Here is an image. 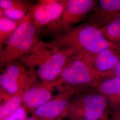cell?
Listing matches in <instances>:
<instances>
[{"instance_id":"1","label":"cell","mask_w":120,"mask_h":120,"mask_svg":"<svg viewBox=\"0 0 120 120\" xmlns=\"http://www.w3.org/2000/svg\"><path fill=\"white\" fill-rule=\"evenodd\" d=\"M48 44L68 56L95 54L106 49L120 50V45L108 40L98 29L84 23L53 38Z\"/></svg>"},{"instance_id":"2","label":"cell","mask_w":120,"mask_h":120,"mask_svg":"<svg viewBox=\"0 0 120 120\" xmlns=\"http://www.w3.org/2000/svg\"><path fill=\"white\" fill-rule=\"evenodd\" d=\"M70 57L45 42L34 51L17 60L33 70L44 83L56 86Z\"/></svg>"},{"instance_id":"3","label":"cell","mask_w":120,"mask_h":120,"mask_svg":"<svg viewBox=\"0 0 120 120\" xmlns=\"http://www.w3.org/2000/svg\"><path fill=\"white\" fill-rule=\"evenodd\" d=\"M41 32L28 15L6 41L0 46V66L19 60L30 54L44 43Z\"/></svg>"},{"instance_id":"4","label":"cell","mask_w":120,"mask_h":120,"mask_svg":"<svg viewBox=\"0 0 120 120\" xmlns=\"http://www.w3.org/2000/svg\"><path fill=\"white\" fill-rule=\"evenodd\" d=\"M105 79V73L97 71L90 67L77 55L71 56L59 80L57 87H69L87 91L95 90Z\"/></svg>"},{"instance_id":"5","label":"cell","mask_w":120,"mask_h":120,"mask_svg":"<svg viewBox=\"0 0 120 120\" xmlns=\"http://www.w3.org/2000/svg\"><path fill=\"white\" fill-rule=\"evenodd\" d=\"M1 69L0 86L2 99L23 94L38 77L33 70L28 68L19 61L9 63Z\"/></svg>"},{"instance_id":"6","label":"cell","mask_w":120,"mask_h":120,"mask_svg":"<svg viewBox=\"0 0 120 120\" xmlns=\"http://www.w3.org/2000/svg\"><path fill=\"white\" fill-rule=\"evenodd\" d=\"M107 101L97 91L76 95L69 105V112L77 120H102L107 116Z\"/></svg>"},{"instance_id":"7","label":"cell","mask_w":120,"mask_h":120,"mask_svg":"<svg viewBox=\"0 0 120 120\" xmlns=\"http://www.w3.org/2000/svg\"><path fill=\"white\" fill-rule=\"evenodd\" d=\"M98 1L95 0H67L61 17L45 29L41 34L50 35L53 38L69 30L90 14Z\"/></svg>"},{"instance_id":"8","label":"cell","mask_w":120,"mask_h":120,"mask_svg":"<svg viewBox=\"0 0 120 120\" xmlns=\"http://www.w3.org/2000/svg\"><path fill=\"white\" fill-rule=\"evenodd\" d=\"M67 0H40L34 3L28 15L41 34L56 22L64 11Z\"/></svg>"},{"instance_id":"9","label":"cell","mask_w":120,"mask_h":120,"mask_svg":"<svg viewBox=\"0 0 120 120\" xmlns=\"http://www.w3.org/2000/svg\"><path fill=\"white\" fill-rule=\"evenodd\" d=\"M60 93L34 109L35 115L39 117L52 120L61 115L68 109L69 105L73 98L83 90L73 88L60 87Z\"/></svg>"},{"instance_id":"10","label":"cell","mask_w":120,"mask_h":120,"mask_svg":"<svg viewBox=\"0 0 120 120\" xmlns=\"http://www.w3.org/2000/svg\"><path fill=\"white\" fill-rule=\"evenodd\" d=\"M120 18V0H100L85 23L101 29Z\"/></svg>"},{"instance_id":"11","label":"cell","mask_w":120,"mask_h":120,"mask_svg":"<svg viewBox=\"0 0 120 120\" xmlns=\"http://www.w3.org/2000/svg\"><path fill=\"white\" fill-rule=\"evenodd\" d=\"M119 52L118 50L106 49L95 54L78 56L92 68L104 73L111 70L120 62Z\"/></svg>"},{"instance_id":"12","label":"cell","mask_w":120,"mask_h":120,"mask_svg":"<svg viewBox=\"0 0 120 120\" xmlns=\"http://www.w3.org/2000/svg\"><path fill=\"white\" fill-rule=\"evenodd\" d=\"M34 84L23 93L22 102L27 107L35 109L53 98L52 88L55 86L42 82L41 84Z\"/></svg>"},{"instance_id":"13","label":"cell","mask_w":120,"mask_h":120,"mask_svg":"<svg viewBox=\"0 0 120 120\" xmlns=\"http://www.w3.org/2000/svg\"><path fill=\"white\" fill-rule=\"evenodd\" d=\"M95 90L104 96L108 105L116 111L120 107V79L107 78L102 80Z\"/></svg>"},{"instance_id":"14","label":"cell","mask_w":120,"mask_h":120,"mask_svg":"<svg viewBox=\"0 0 120 120\" xmlns=\"http://www.w3.org/2000/svg\"><path fill=\"white\" fill-rule=\"evenodd\" d=\"M34 3L25 0H0V14L14 20L25 18Z\"/></svg>"},{"instance_id":"15","label":"cell","mask_w":120,"mask_h":120,"mask_svg":"<svg viewBox=\"0 0 120 120\" xmlns=\"http://www.w3.org/2000/svg\"><path fill=\"white\" fill-rule=\"evenodd\" d=\"M26 16L22 20H14L0 14V46L13 34L18 26L24 21Z\"/></svg>"},{"instance_id":"16","label":"cell","mask_w":120,"mask_h":120,"mask_svg":"<svg viewBox=\"0 0 120 120\" xmlns=\"http://www.w3.org/2000/svg\"><path fill=\"white\" fill-rule=\"evenodd\" d=\"M23 94L15 95L4 98L0 105V120H3L11 115L21 106Z\"/></svg>"},{"instance_id":"17","label":"cell","mask_w":120,"mask_h":120,"mask_svg":"<svg viewBox=\"0 0 120 120\" xmlns=\"http://www.w3.org/2000/svg\"><path fill=\"white\" fill-rule=\"evenodd\" d=\"M100 30L108 40L120 45V18L100 29Z\"/></svg>"},{"instance_id":"18","label":"cell","mask_w":120,"mask_h":120,"mask_svg":"<svg viewBox=\"0 0 120 120\" xmlns=\"http://www.w3.org/2000/svg\"><path fill=\"white\" fill-rule=\"evenodd\" d=\"M27 113L25 108L21 106L11 115L3 120H25Z\"/></svg>"},{"instance_id":"19","label":"cell","mask_w":120,"mask_h":120,"mask_svg":"<svg viewBox=\"0 0 120 120\" xmlns=\"http://www.w3.org/2000/svg\"><path fill=\"white\" fill-rule=\"evenodd\" d=\"M104 73L105 75V78L115 77L120 79V61L111 70Z\"/></svg>"},{"instance_id":"20","label":"cell","mask_w":120,"mask_h":120,"mask_svg":"<svg viewBox=\"0 0 120 120\" xmlns=\"http://www.w3.org/2000/svg\"><path fill=\"white\" fill-rule=\"evenodd\" d=\"M111 120H120V107L115 111L114 115Z\"/></svg>"},{"instance_id":"21","label":"cell","mask_w":120,"mask_h":120,"mask_svg":"<svg viewBox=\"0 0 120 120\" xmlns=\"http://www.w3.org/2000/svg\"><path fill=\"white\" fill-rule=\"evenodd\" d=\"M25 120H36L34 117H29L27 118Z\"/></svg>"},{"instance_id":"22","label":"cell","mask_w":120,"mask_h":120,"mask_svg":"<svg viewBox=\"0 0 120 120\" xmlns=\"http://www.w3.org/2000/svg\"><path fill=\"white\" fill-rule=\"evenodd\" d=\"M109 120L108 118L107 117V116H106L103 120Z\"/></svg>"},{"instance_id":"23","label":"cell","mask_w":120,"mask_h":120,"mask_svg":"<svg viewBox=\"0 0 120 120\" xmlns=\"http://www.w3.org/2000/svg\"></svg>"},{"instance_id":"24","label":"cell","mask_w":120,"mask_h":120,"mask_svg":"<svg viewBox=\"0 0 120 120\" xmlns=\"http://www.w3.org/2000/svg\"></svg>"}]
</instances>
